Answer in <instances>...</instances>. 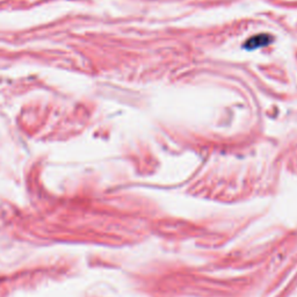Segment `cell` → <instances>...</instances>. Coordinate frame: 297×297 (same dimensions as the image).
<instances>
[{"label":"cell","mask_w":297,"mask_h":297,"mask_svg":"<svg viewBox=\"0 0 297 297\" xmlns=\"http://www.w3.org/2000/svg\"><path fill=\"white\" fill-rule=\"evenodd\" d=\"M273 41V36L270 34H259L255 35L253 38L248 39L246 43L244 44V48L247 50H254L258 48L266 47L268 44H271Z\"/></svg>","instance_id":"1"}]
</instances>
